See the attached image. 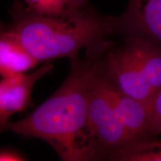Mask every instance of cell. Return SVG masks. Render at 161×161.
Listing matches in <instances>:
<instances>
[{"instance_id": "obj_10", "label": "cell", "mask_w": 161, "mask_h": 161, "mask_svg": "<svg viewBox=\"0 0 161 161\" xmlns=\"http://www.w3.org/2000/svg\"><path fill=\"white\" fill-rule=\"evenodd\" d=\"M32 11L47 16L62 14L66 8V0H25Z\"/></svg>"}, {"instance_id": "obj_1", "label": "cell", "mask_w": 161, "mask_h": 161, "mask_svg": "<svg viewBox=\"0 0 161 161\" xmlns=\"http://www.w3.org/2000/svg\"><path fill=\"white\" fill-rule=\"evenodd\" d=\"M107 43L88 49L85 58H71L69 75L51 97L25 118L9 122L5 130L46 141L63 160H99L89 128V106Z\"/></svg>"}, {"instance_id": "obj_3", "label": "cell", "mask_w": 161, "mask_h": 161, "mask_svg": "<svg viewBox=\"0 0 161 161\" xmlns=\"http://www.w3.org/2000/svg\"><path fill=\"white\" fill-rule=\"evenodd\" d=\"M121 36L118 45L108 41L100 72L113 87L148 104L161 89V46L140 36Z\"/></svg>"}, {"instance_id": "obj_7", "label": "cell", "mask_w": 161, "mask_h": 161, "mask_svg": "<svg viewBox=\"0 0 161 161\" xmlns=\"http://www.w3.org/2000/svg\"><path fill=\"white\" fill-rule=\"evenodd\" d=\"M53 69L49 61L31 74L18 73L3 77L0 82V125L5 130L13 114L31 105V92L38 80Z\"/></svg>"}, {"instance_id": "obj_6", "label": "cell", "mask_w": 161, "mask_h": 161, "mask_svg": "<svg viewBox=\"0 0 161 161\" xmlns=\"http://www.w3.org/2000/svg\"><path fill=\"white\" fill-rule=\"evenodd\" d=\"M100 75L116 116L131 139L130 146L158 138L153 134L148 104L119 91L104 79L101 72Z\"/></svg>"}, {"instance_id": "obj_9", "label": "cell", "mask_w": 161, "mask_h": 161, "mask_svg": "<svg viewBox=\"0 0 161 161\" xmlns=\"http://www.w3.org/2000/svg\"><path fill=\"white\" fill-rule=\"evenodd\" d=\"M110 160L121 161H161V139H152L133 145L113 154Z\"/></svg>"}, {"instance_id": "obj_12", "label": "cell", "mask_w": 161, "mask_h": 161, "mask_svg": "<svg viewBox=\"0 0 161 161\" xmlns=\"http://www.w3.org/2000/svg\"><path fill=\"white\" fill-rule=\"evenodd\" d=\"M1 161H23L26 160V158L19 152L13 149H3L0 153Z\"/></svg>"}, {"instance_id": "obj_11", "label": "cell", "mask_w": 161, "mask_h": 161, "mask_svg": "<svg viewBox=\"0 0 161 161\" xmlns=\"http://www.w3.org/2000/svg\"><path fill=\"white\" fill-rule=\"evenodd\" d=\"M153 134L161 136V89L148 103Z\"/></svg>"}, {"instance_id": "obj_8", "label": "cell", "mask_w": 161, "mask_h": 161, "mask_svg": "<svg viewBox=\"0 0 161 161\" xmlns=\"http://www.w3.org/2000/svg\"><path fill=\"white\" fill-rule=\"evenodd\" d=\"M40 62L7 30L0 37V72L3 77L24 73L34 69Z\"/></svg>"}, {"instance_id": "obj_4", "label": "cell", "mask_w": 161, "mask_h": 161, "mask_svg": "<svg viewBox=\"0 0 161 161\" xmlns=\"http://www.w3.org/2000/svg\"><path fill=\"white\" fill-rule=\"evenodd\" d=\"M89 128L99 160H109L113 154L132 144L104 89L100 68L90 96Z\"/></svg>"}, {"instance_id": "obj_5", "label": "cell", "mask_w": 161, "mask_h": 161, "mask_svg": "<svg viewBox=\"0 0 161 161\" xmlns=\"http://www.w3.org/2000/svg\"><path fill=\"white\" fill-rule=\"evenodd\" d=\"M114 33L140 36L161 46V0H128L122 14L114 17Z\"/></svg>"}, {"instance_id": "obj_13", "label": "cell", "mask_w": 161, "mask_h": 161, "mask_svg": "<svg viewBox=\"0 0 161 161\" xmlns=\"http://www.w3.org/2000/svg\"><path fill=\"white\" fill-rule=\"evenodd\" d=\"M88 0H66V11H73L83 8Z\"/></svg>"}, {"instance_id": "obj_2", "label": "cell", "mask_w": 161, "mask_h": 161, "mask_svg": "<svg viewBox=\"0 0 161 161\" xmlns=\"http://www.w3.org/2000/svg\"><path fill=\"white\" fill-rule=\"evenodd\" d=\"M7 30L39 62L73 58L83 48L96 47L114 34V17L104 16L91 7L58 16H47L15 2Z\"/></svg>"}]
</instances>
